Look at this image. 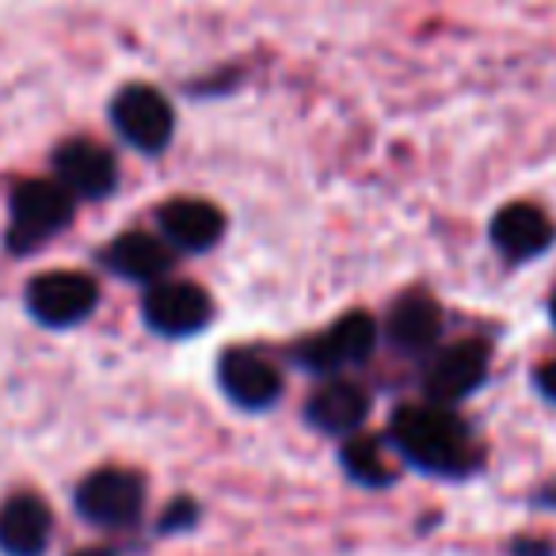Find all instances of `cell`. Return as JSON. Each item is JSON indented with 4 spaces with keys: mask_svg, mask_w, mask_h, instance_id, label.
<instances>
[{
    "mask_svg": "<svg viewBox=\"0 0 556 556\" xmlns=\"http://www.w3.org/2000/svg\"><path fill=\"white\" fill-rule=\"evenodd\" d=\"M389 439L401 450L404 462L434 472V477H465L480 462L469 424L442 404H408V408L393 412Z\"/></svg>",
    "mask_w": 556,
    "mask_h": 556,
    "instance_id": "1",
    "label": "cell"
},
{
    "mask_svg": "<svg viewBox=\"0 0 556 556\" xmlns=\"http://www.w3.org/2000/svg\"><path fill=\"white\" fill-rule=\"evenodd\" d=\"M73 222V194L58 179H20L9 199L4 244L12 255H31L47 248Z\"/></svg>",
    "mask_w": 556,
    "mask_h": 556,
    "instance_id": "2",
    "label": "cell"
},
{
    "mask_svg": "<svg viewBox=\"0 0 556 556\" xmlns=\"http://www.w3.org/2000/svg\"><path fill=\"white\" fill-rule=\"evenodd\" d=\"M24 302L42 328L65 332V328H77L92 317L100 305V287L85 270H47V275H35L27 282Z\"/></svg>",
    "mask_w": 556,
    "mask_h": 556,
    "instance_id": "3",
    "label": "cell"
},
{
    "mask_svg": "<svg viewBox=\"0 0 556 556\" xmlns=\"http://www.w3.org/2000/svg\"><path fill=\"white\" fill-rule=\"evenodd\" d=\"M111 126L130 149L156 156L176 138V111L153 85H126L111 100Z\"/></svg>",
    "mask_w": 556,
    "mask_h": 556,
    "instance_id": "4",
    "label": "cell"
},
{
    "mask_svg": "<svg viewBox=\"0 0 556 556\" xmlns=\"http://www.w3.org/2000/svg\"><path fill=\"white\" fill-rule=\"evenodd\" d=\"M374 343H378V320L370 313L355 309V313H343L340 320H332L317 340H305L294 351V363L302 370L320 374V378H340L343 370L370 358Z\"/></svg>",
    "mask_w": 556,
    "mask_h": 556,
    "instance_id": "5",
    "label": "cell"
},
{
    "mask_svg": "<svg viewBox=\"0 0 556 556\" xmlns=\"http://www.w3.org/2000/svg\"><path fill=\"white\" fill-rule=\"evenodd\" d=\"M141 320L149 332L164 336V340H191V336L206 332L214 320V298L199 282L164 278L149 287L146 302H141Z\"/></svg>",
    "mask_w": 556,
    "mask_h": 556,
    "instance_id": "6",
    "label": "cell"
},
{
    "mask_svg": "<svg viewBox=\"0 0 556 556\" xmlns=\"http://www.w3.org/2000/svg\"><path fill=\"white\" fill-rule=\"evenodd\" d=\"M146 507V480L130 469H100L80 480L77 510L85 522L103 530H126L141 518Z\"/></svg>",
    "mask_w": 556,
    "mask_h": 556,
    "instance_id": "7",
    "label": "cell"
},
{
    "mask_svg": "<svg viewBox=\"0 0 556 556\" xmlns=\"http://www.w3.org/2000/svg\"><path fill=\"white\" fill-rule=\"evenodd\" d=\"M488 348L480 340H462L450 343V348L434 351L431 366L424 374V393L427 404H442V408H454V404L469 401L480 386L488 381Z\"/></svg>",
    "mask_w": 556,
    "mask_h": 556,
    "instance_id": "8",
    "label": "cell"
},
{
    "mask_svg": "<svg viewBox=\"0 0 556 556\" xmlns=\"http://www.w3.org/2000/svg\"><path fill=\"white\" fill-rule=\"evenodd\" d=\"M54 179L73 194V199L100 202L118 187V161L100 141L73 138L58 146L54 153Z\"/></svg>",
    "mask_w": 556,
    "mask_h": 556,
    "instance_id": "9",
    "label": "cell"
},
{
    "mask_svg": "<svg viewBox=\"0 0 556 556\" xmlns=\"http://www.w3.org/2000/svg\"><path fill=\"white\" fill-rule=\"evenodd\" d=\"M488 237L507 263H533L556 244V225L533 202H507L488 225Z\"/></svg>",
    "mask_w": 556,
    "mask_h": 556,
    "instance_id": "10",
    "label": "cell"
},
{
    "mask_svg": "<svg viewBox=\"0 0 556 556\" xmlns=\"http://www.w3.org/2000/svg\"><path fill=\"white\" fill-rule=\"evenodd\" d=\"M222 393L244 412H267L282 396V374L267 355L248 348H232L217 363Z\"/></svg>",
    "mask_w": 556,
    "mask_h": 556,
    "instance_id": "11",
    "label": "cell"
},
{
    "mask_svg": "<svg viewBox=\"0 0 556 556\" xmlns=\"http://www.w3.org/2000/svg\"><path fill=\"white\" fill-rule=\"evenodd\" d=\"M156 232L172 252H210L225 237L222 206L206 199H168L156 210Z\"/></svg>",
    "mask_w": 556,
    "mask_h": 556,
    "instance_id": "12",
    "label": "cell"
},
{
    "mask_svg": "<svg viewBox=\"0 0 556 556\" xmlns=\"http://www.w3.org/2000/svg\"><path fill=\"white\" fill-rule=\"evenodd\" d=\"M103 267L111 275L126 278V282H138V287H156L164 282L176 263V252L161 240V232H118L108 248H103Z\"/></svg>",
    "mask_w": 556,
    "mask_h": 556,
    "instance_id": "13",
    "label": "cell"
},
{
    "mask_svg": "<svg viewBox=\"0 0 556 556\" xmlns=\"http://www.w3.org/2000/svg\"><path fill=\"white\" fill-rule=\"evenodd\" d=\"M386 336L404 355H431L442 340V305L431 294H404L389 309Z\"/></svg>",
    "mask_w": 556,
    "mask_h": 556,
    "instance_id": "14",
    "label": "cell"
},
{
    "mask_svg": "<svg viewBox=\"0 0 556 556\" xmlns=\"http://www.w3.org/2000/svg\"><path fill=\"white\" fill-rule=\"evenodd\" d=\"M366 416H370V396H366V389L343 378L325 381V386L309 396V404H305V419H309L317 431L336 434V439L355 434L358 427L366 424Z\"/></svg>",
    "mask_w": 556,
    "mask_h": 556,
    "instance_id": "15",
    "label": "cell"
},
{
    "mask_svg": "<svg viewBox=\"0 0 556 556\" xmlns=\"http://www.w3.org/2000/svg\"><path fill=\"white\" fill-rule=\"evenodd\" d=\"M50 545V507L31 492L12 495L0 507V553L42 556Z\"/></svg>",
    "mask_w": 556,
    "mask_h": 556,
    "instance_id": "16",
    "label": "cell"
},
{
    "mask_svg": "<svg viewBox=\"0 0 556 556\" xmlns=\"http://www.w3.org/2000/svg\"><path fill=\"white\" fill-rule=\"evenodd\" d=\"M343 469H348L351 480H358V484H366V488H386V484H393V477H396L393 465L381 454L378 439H351L348 446H343Z\"/></svg>",
    "mask_w": 556,
    "mask_h": 556,
    "instance_id": "17",
    "label": "cell"
},
{
    "mask_svg": "<svg viewBox=\"0 0 556 556\" xmlns=\"http://www.w3.org/2000/svg\"><path fill=\"white\" fill-rule=\"evenodd\" d=\"M533 386H538V393L545 396V401L556 404V358H548V363L538 366V374H533Z\"/></svg>",
    "mask_w": 556,
    "mask_h": 556,
    "instance_id": "18",
    "label": "cell"
},
{
    "mask_svg": "<svg viewBox=\"0 0 556 556\" xmlns=\"http://www.w3.org/2000/svg\"><path fill=\"white\" fill-rule=\"evenodd\" d=\"M191 518H194V503L191 500H176L168 507V515H164V530H176V526L191 522Z\"/></svg>",
    "mask_w": 556,
    "mask_h": 556,
    "instance_id": "19",
    "label": "cell"
},
{
    "mask_svg": "<svg viewBox=\"0 0 556 556\" xmlns=\"http://www.w3.org/2000/svg\"><path fill=\"white\" fill-rule=\"evenodd\" d=\"M538 503H545V507H556V488H545V492L538 495Z\"/></svg>",
    "mask_w": 556,
    "mask_h": 556,
    "instance_id": "20",
    "label": "cell"
},
{
    "mask_svg": "<svg viewBox=\"0 0 556 556\" xmlns=\"http://www.w3.org/2000/svg\"><path fill=\"white\" fill-rule=\"evenodd\" d=\"M77 556H115L111 548H85V553H77Z\"/></svg>",
    "mask_w": 556,
    "mask_h": 556,
    "instance_id": "21",
    "label": "cell"
},
{
    "mask_svg": "<svg viewBox=\"0 0 556 556\" xmlns=\"http://www.w3.org/2000/svg\"><path fill=\"white\" fill-rule=\"evenodd\" d=\"M548 313H553V325H556V294H553V305H548Z\"/></svg>",
    "mask_w": 556,
    "mask_h": 556,
    "instance_id": "22",
    "label": "cell"
}]
</instances>
